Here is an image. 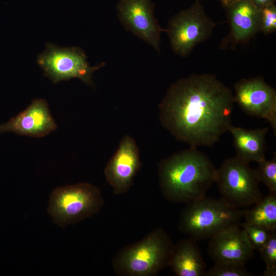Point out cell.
I'll use <instances>...</instances> for the list:
<instances>
[{"mask_svg":"<svg viewBox=\"0 0 276 276\" xmlns=\"http://www.w3.org/2000/svg\"><path fill=\"white\" fill-rule=\"evenodd\" d=\"M268 131V128L247 129L232 125L228 131L233 135L236 156L248 163H259L265 158Z\"/></svg>","mask_w":276,"mask_h":276,"instance_id":"obj_16","label":"cell"},{"mask_svg":"<svg viewBox=\"0 0 276 276\" xmlns=\"http://www.w3.org/2000/svg\"><path fill=\"white\" fill-rule=\"evenodd\" d=\"M169 266L177 276H205L206 271L196 240L190 237L174 245Z\"/></svg>","mask_w":276,"mask_h":276,"instance_id":"obj_15","label":"cell"},{"mask_svg":"<svg viewBox=\"0 0 276 276\" xmlns=\"http://www.w3.org/2000/svg\"><path fill=\"white\" fill-rule=\"evenodd\" d=\"M239 1L240 0H221V2L223 5L227 7Z\"/></svg>","mask_w":276,"mask_h":276,"instance_id":"obj_24","label":"cell"},{"mask_svg":"<svg viewBox=\"0 0 276 276\" xmlns=\"http://www.w3.org/2000/svg\"><path fill=\"white\" fill-rule=\"evenodd\" d=\"M254 249L260 251L267 243L272 231L246 221L240 223Z\"/></svg>","mask_w":276,"mask_h":276,"instance_id":"obj_19","label":"cell"},{"mask_svg":"<svg viewBox=\"0 0 276 276\" xmlns=\"http://www.w3.org/2000/svg\"><path fill=\"white\" fill-rule=\"evenodd\" d=\"M227 8L234 41L244 42L260 32L261 9L250 0H240Z\"/></svg>","mask_w":276,"mask_h":276,"instance_id":"obj_14","label":"cell"},{"mask_svg":"<svg viewBox=\"0 0 276 276\" xmlns=\"http://www.w3.org/2000/svg\"><path fill=\"white\" fill-rule=\"evenodd\" d=\"M254 274L247 270L244 265L230 262L215 263L205 276H252Z\"/></svg>","mask_w":276,"mask_h":276,"instance_id":"obj_20","label":"cell"},{"mask_svg":"<svg viewBox=\"0 0 276 276\" xmlns=\"http://www.w3.org/2000/svg\"><path fill=\"white\" fill-rule=\"evenodd\" d=\"M257 7L261 9L263 7L273 4L275 0H250Z\"/></svg>","mask_w":276,"mask_h":276,"instance_id":"obj_23","label":"cell"},{"mask_svg":"<svg viewBox=\"0 0 276 276\" xmlns=\"http://www.w3.org/2000/svg\"><path fill=\"white\" fill-rule=\"evenodd\" d=\"M276 30V7L273 4L261 9L260 31L267 35Z\"/></svg>","mask_w":276,"mask_h":276,"instance_id":"obj_22","label":"cell"},{"mask_svg":"<svg viewBox=\"0 0 276 276\" xmlns=\"http://www.w3.org/2000/svg\"><path fill=\"white\" fill-rule=\"evenodd\" d=\"M208 252L215 263L245 265L254 256V248L239 224L229 226L209 239Z\"/></svg>","mask_w":276,"mask_h":276,"instance_id":"obj_12","label":"cell"},{"mask_svg":"<svg viewBox=\"0 0 276 276\" xmlns=\"http://www.w3.org/2000/svg\"><path fill=\"white\" fill-rule=\"evenodd\" d=\"M119 19L124 27L160 52L159 26L149 0H120L117 6Z\"/></svg>","mask_w":276,"mask_h":276,"instance_id":"obj_10","label":"cell"},{"mask_svg":"<svg viewBox=\"0 0 276 276\" xmlns=\"http://www.w3.org/2000/svg\"><path fill=\"white\" fill-rule=\"evenodd\" d=\"M141 166L140 153L134 140L124 136L104 170L107 181L117 195L127 192Z\"/></svg>","mask_w":276,"mask_h":276,"instance_id":"obj_11","label":"cell"},{"mask_svg":"<svg viewBox=\"0 0 276 276\" xmlns=\"http://www.w3.org/2000/svg\"><path fill=\"white\" fill-rule=\"evenodd\" d=\"M235 103L229 88L213 75H192L172 84L159 105L163 126L190 147H211L229 131Z\"/></svg>","mask_w":276,"mask_h":276,"instance_id":"obj_1","label":"cell"},{"mask_svg":"<svg viewBox=\"0 0 276 276\" xmlns=\"http://www.w3.org/2000/svg\"><path fill=\"white\" fill-rule=\"evenodd\" d=\"M37 62L44 76L54 83L78 78L89 86H93V73L105 65L102 62L90 66L85 52L80 48L60 47L51 43L39 54Z\"/></svg>","mask_w":276,"mask_h":276,"instance_id":"obj_7","label":"cell"},{"mask_svg":"<svg viewBox=\"0 0 276 276\" xmlns=\"http://www.w3.org/2000/svg\"><path fill=\"white\" fill-rule=\"evenodd\" d=\"M173 246L168 234L156 228L120 250L112 261L113 269L120 275H154L169 266Z\"/></svg>","mask_w":276,"mask_h":276,"instance_id":"obj_3","label":"cell"},{"mask_svg":"<svg viewBox=\"0 0 276 276\" xmlns=\"http://www.w3.org/2000/svg\"><path fill=\"white\" fill-rule=\"evenodd\" d=\"M245 210L233 208L222 198L205 196L187 203L178 223L179 230L195 240L210 239L223 229L240 224Z\"/></svg>","mask_w":276,"mask_h":276,"instance_id":"obj_4","label":"cell"},{"mask_svg":"<svg viewBox=\"0 0 276 276\" xmlns=\"http://www.w3.org/2000/svg\"><path fill=\"white\" fill-rule=\"evenodd\" d=\"M261 258L266 264V269L262 275H276V232L272 231L263 248L260 251Z\"/></svg>","mask_w":276,"mask_h":276,"instance_id":"obj_21","label":"cell"},{"mask_svg":"<svg viewBox=\"0 0 276 276\" xmlns=\"http://www.w3.org/2000/svg\"><path fill=\"white\" fill-rule=\"evenodd\" d=\"M235 103L250 116L266 120L276 134V91L261 78L242 79L234 86Z\"/></svg>","mask_w":276,"mask_h":276,"instance_id":"obj_9","label":"cell"},{"mask_svg":"<svg viewBox=\"0 0 276 276\" xmlns=\"http://www.w3.org/2000/svg\"><path fill=\"white\" fill-rule=\"evenodd\" d=\"M245 221L265 227L271 231L276 229V193H269L254 205L245 210Z\"/></svg>","mask_w":276,"mask_h":276,"instance_id":"obj_17","label":"cell"},{"mask_svg":"<svg viewBox=\"0 0 276 276\" xmlns=\"http://www.w3.org/2000/svg\"><path fill=\"white\" fill-rule=\"evenodd\" d=\"M57 128L47 101L34 99L24 111L7 122L0 124V133L12 132L19 135L42 137Z\"/></svg>","mask_w":276,"mask_h":276,"instance_id":"obj_13","label":"cell"},{"mask_svg":"<svg viewBox=\"0 0 276 276\" xmlns=\"http://www.w3.org/2000/svg\"><path fill=\"white\" fill-rule=\"evenodd\" d=\"M256 170L260 182L268 188L269 193H276V154L270 160L265 158L258 163Z\"/></svg>","mask_w":276,"mask_h":276,"instance_id":"obj_18","label":"cell"},{"mask_svg":"<svg viewBox=\"0 0 276 276\" xmlns=\"http://www.w3.org/2000/svg\"><path fill=\"white\" fill-rule=\"evenodd\" d=\"M104 203L100 190L87 183L55 189L47 209L55 224L62 227L98 213Z\"/></svg>","mask_w":276,"mask_h":276,"instance_id":"obj_5","label":"cell"},{"mask_svg":"<svg viewBox=\"0 0 276 276\" xmlns=\"http://www.w3.org/2000/svg\"><path fill=\"white\" fill-rule=\"evenodd\" d=\"M215 182L221 198L234 208L254 205L263 196L256 170L237 156L226 159L216 169Z\"/></svg>","mask_w":276,"mask_h":276,"instance_id":"obj_6","label":"cell"},{"mask_svg":"<svg viewBox=\"0 0 276 276\" xmlns=\"http://www.w3.org/2000/svg\"><path fill=\"white\" fill-rule=\"evenodd\" d=\"M215 26L197 3L172 18L166 31L174 52L186 57L197 44L209 38Z\"/></svg>","mask_w":276,"mask_h":276,"instance_id":"obj_8","label":"cell"},{"mask_svg":"<svg viewBox=\"0 0 276 276\" xmlns=\"http://www.w3.org/2000/svg\"><path fill=\"white\" fill-rule=\"evenodd\" d=\"M216 169L209 157L190 147L163 159L158 176L164 197L175 203H189L205 196L215 182Z\"/></svg>","mask_w":276,"mask_h":276,"instance_id":"obj_2","label":"cell"}]
</instances>
